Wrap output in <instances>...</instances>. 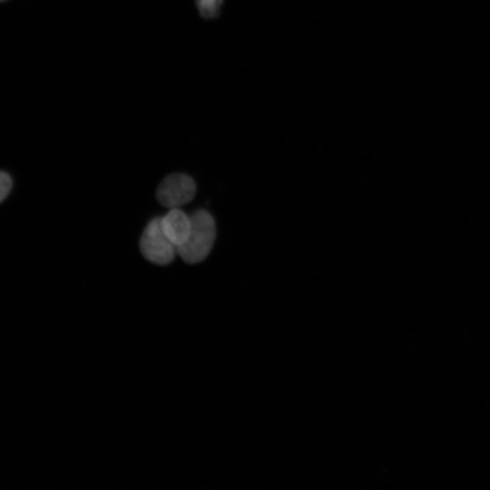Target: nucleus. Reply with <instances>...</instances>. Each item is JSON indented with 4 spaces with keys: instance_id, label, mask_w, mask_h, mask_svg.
Here are the masks:
<instances>
[{
    "instance_id": "1",
    "label": "nucleus",
    "mask_w": 490,
    "mask_h": 490,
    "mask_svg": "<svg viewBox=\"0 0 490 490\" xmlns=\"http://www.w3.org/2000/svg\"><path fill=\"white\" fill-rule=\"evenodd\" d=\"M190 218V236L177 249V252L184 262L196 265L205 261L210 255L216 238V225L212 214L203 209L195 212Z\"/></svg>"
},
{
    "instance_id": "2",
    "label": "nucleus",
    "mask_w": 490,
    "mask_h": 490,
    "mask_svg": "<svg viewBox=\"0 0 490 490\" xmlns=\"http://www.w3.org/2000/svg\"><path fill=\"white\" fill-rule=\"evenodd\" d=\"M139 248L143 257L157 266L171 264L177 252V247L163 232L161 217L153 219L146 225L140 241Z\"/></svg>"
},
{
    "instance_id": "6",
    "label": "nucleus",
    "mask_w": 490,
    "mask_h": 490,
    "mask_svg": "<svg viewBox=\"0 0 490 490\" xmlns=\"http://www.w3.org/2000/svg\"><path fill=\"white\" fill-rule=\"evenodd\" d=\"M13 188V180L11 175L5 171H0V204L7 199Z\"/></svg>"
},
{
    "instance_id": "5",
    "label": "nucleus",
    "mask_w": 490,
    "mask_h": 490,
    "mask_svg": "<svg viewBox=\"0 0 490 490\" xmlns=\"http://www.w3.org/2000/svg\"><path fill=\"white\" fill-rule=\"evenodd\" d=\"M222 0H199L198 6L203 16L214 18L220 12Z\"/></svg>"
},
{
    "instance_id": "7",
    "label": "nucleus",
    "mask_w": 490,
    "mask_h": 490,
    "mask_svg": "<svg viewBox=\"0 0 490 490\" xmlns=\"http://www.w3.org/2000/svg\"><path fill=\"white\" fill-rule=\"evenodd\" d=\"M8 0H0V4L6 3Z\"/></svg>"
},
{
    "instance_id": "3",
    "label": "nucleus",
    "mask_w": 490,
    "mask_h": 490,
    "mask_svg": "<svg viewBox=\"0 0 490 490\" xmlns=\"http://www.w3.org/2000/svg\"><path fill=\"white\" fill-rule=\"evenodd\" d=\"M194 179L185 174H172L163 179L156 191V198L163 207L179 208L190 203L196 196Z\"/></svg>"
},
{
    "instance_id": "4",
    "label": "nucleus",
    "mask_w": 490,
    "mask_h": 490,
    "mask_svg": "<svg viewBox=\"0 0 490 490\" xmlns=\"http://www.w3.org/2000/svg\"><path fill=\"white\" fill-rule=\"evenodd\" d=\"M161 224L163 232L177 249L181 247L190 236L191 218L179 208L171 209L165 216L161 217Z\"/></svg>"
}]
</instances>
